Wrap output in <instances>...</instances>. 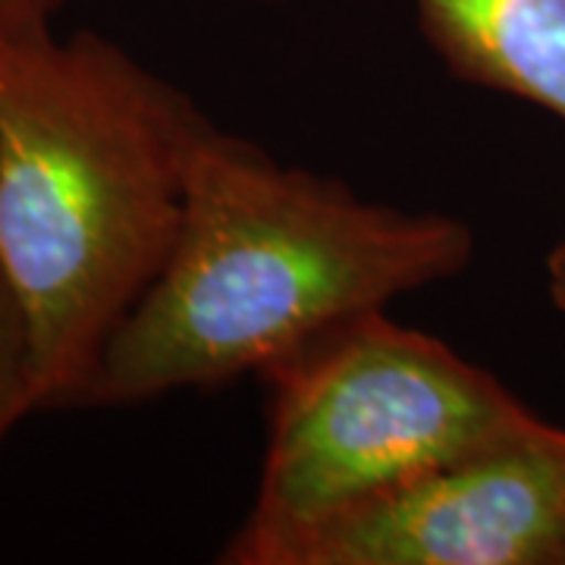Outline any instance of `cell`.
I'll return each instance as SVG.
<instances>
[{"label": "cell", "mask_w": 565, "mask_h": 565, "mask_svg": "<svg viewBox=\"0 0 565 565\" xmlns=\"http://www.w3.org/2000/svg\"><path fill=\"white\" fill-rule=\"evenodd\" d=\"M255 565H565V427L541 418L305 527Z\"/></svg>", "instance_id": "4"}, {"label": "cell", "mask_w": 565, "mask_h": 565, "mask_svg": "<svg viewBox=\"0 0 565 565\" xmlns=\"http://www.w3.org/2000/svg\"><path fill=\"white\" fill-rule=\"evenodd\" d=\"M54 13H0V274L39 408L82 405L104 345L180 236L189 163L214 126L173 82Z\"/></svg>", "instance_id": "1"}, {"label": "cell", "mask_w": 565, "mask_h": 565, "mask_svg": "<svg viewBox=\"0 0 565 565\" xmlns=\"http://www.w3.org/2000/svg\"><path fill=\"white\" fill-rule=\"evenodd\" d=\"M415 10L456 79L565 122V0H415Z\"/></svg>", "instance_id": "5"}, {"label": "cell", "mask_w": 565, "mask_h": 565, "mask_svg": "<svg viewBox=\"0 0 565 565\" xmlns=\"http://www.w3.org/2000/svg\"><path fill=\"white\" fill-rule=\"evenodd\" d=\"M35 408L39 396L29 330L10 282L0 274V440L10 434L13 424Z\"/></svg>", "instance_id": "6"}, {"label": "cell", "mask_w": 565, "mask_h": 565, "mask_svg": "<svg viewBox=\"0 0 565 565\" xmlns=\"http://www.w3.org/2000/svg\"><path fill=\"white\" fill-rule=\"evenodd\" d=\"M546 289H550L553 305L565 315V233L546 255Z\"/></svg>", "instance_id": "7"}, {"label": "cell", "mask_w": 565, "mask_h": 565, "mask_svg": "<svg viewBox=\"0 0 565 565\" xmlns=\"http://www.w3.org/2000/svg\"><path fill=\"white\" fill-rule=\"evenodd\" d=\"M17 0H0V13H13Z\"/></svg>", "instance_id": "9"}, {"label": "cell", "mask_w": 565, "mask_h": 565, "mask_svg": "<svg viewBox=\"0 0 565 565\" xmlns=\"http://www.w3.org/2000/svg\"><path fill=\"white\" fill-rule=\"evenodd\" d=\"M475 258L462 217L362 199L211 126L173 252L104 345L82 405H139L264 374L318 333Z\"/></svg>", "instance_id": "2"}, {"label": "cell", "mask_w": 565, "mask_h": 565, "mask_svg": "<svg viewBox=\"0 0 565 565\" xmlns=\"http://www.w3.org/2000/svg\"><path fill=\"white\" fill-rule=\"evenodd\" d=\"M258 377L267 452L226 565H255L305 527L541 422L490 371L386 308L323 330Z\"/></svg>", "instance_id": "3"}, {"label": "cell", "mask_w": 565, "mask_h": 565, "mask_svg": "<svg viewBox=\"0 0 565 565\" xmlns=\"http://www.w3.org/2000/svg\"><path fill=\"white\" fill-rule=\"evenodd\" d=\"M252 3H282V0H252ZM61 0H17L13 13H54Z\"/></svg>", "instance_id": "8"}]
</instances>
